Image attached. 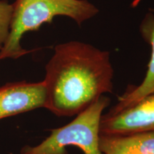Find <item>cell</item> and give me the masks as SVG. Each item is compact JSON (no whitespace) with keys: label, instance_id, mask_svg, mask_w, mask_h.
<instances>
[{"label":"cell","instance_id":"obj_1","mask_svg":"<svg viewBox=\"0 0 154 154\" xmlns=\"http://www.w3.org/2000/svg\"><path fill=\"white\" fill-rule=\"evenodd\" d=\"M110 54L91 44H58L46 65L45 108L58 116L79 114L113 90Z\"/></svg>","mask_w":154,"mask_h":154},{"label":"cell","instance_id":"obj_2","mask_svg":"<svg viewBox=\"0 0 154 154\" xmlns=\"http://www.w3.org/2000/svg\"><path fill=\"white\" fill-rule=\"evenodd\" d=\"M12 6L9 34L0 50V60L16 59L29 53L21 45L23 35L51 23L56 17H68L81 26L99 12L88 0H16Z\"/></svg>","mask_w":154,"mask_h":154},{"label":"cell","instance_id":"obj_3","mask_svg":"<svg viewBox=\"0 0 154 154\" xmlns=\"http://www.w3.org/2000/svg\"><path fill=\"white\" fill-rule=\"evenodd\" d=\"M109 102V98L101 96L69 124L51 130L50 136L41 143L24 146L21 154H68V146H77L84 154H102L99 148V125L103 111Z\"/></svg>","mask_w":154,"mask_h":154},{"label":"cell","instance_id":"obj_4","mask_svg":"<svg viewBox=\"0 0 154 154\" xmlns=\"http://www.w3.org/2000/svg\"><path fill=\"white\" fill-rule=\"evenodd\" d=\"M154 131V94L119 112L102 115L99 134L113 136Z\"/></svg>","mask_w":154,"mask_h":154},{"label":"cell","instance_id":"obj_5","mask_svg":"<svg viewBox=\"0 0 154 154\" xmlns=\"http://www.w3.org/2000/svg\"><path fill=\"white\" fill-rule=\"evenodd\" d=\"M46 99L44 81L6 84L0 86V119L45 108Z\"/></svg>","mask_w":154,"mask_h":154},{"label":"cell","instance_id":"obj_6","mask_svg":"<svg viewBox=\"0 0 154 154\" xmlns=\"http://www.w3.org/2000/svg\"><path fill=\"white\" fill-rule=\"evenodd\" d=\"M154 11V9H152ZM140 33L151 47V55L148 71L143 82L139 86H131L119 98V102L107 113L112 114L130 106L146 96L154 94V14L148 13L140 23Z\"/></svg>","mask_w":154,"mask_h":154},{"label":"cell","instance_id":"obj_7","mask_svg":"<svg viewBox=\"0 0 154 154\" xmlns=\"http://www.w3.org/2000/svg\"><path fill=\"white\" fill-rule=\"evenodd\" d=\"M99 148L104 154H154V131L100 135Z\"/></svg>","mask_w":154,"mask_h":154},{"label":"cell","instance_id":"obj_8","mask_svg":"<svg viewBox=\"0 0 154 154\" xmlns=\"http://www.w3.org/2000/svg\"><path fill=\"white\" fill-rule=\"evenodd\" d=\"M13 6L6 0L0 1V44L2 45L9 34Z\"/></svg>","mask_w":154,"mask_h":154},{"label":"cell","instance_id":"obj_9","mask_svg":"<svg viewBox=\"0 0 154 154\" xmlns=\"http://www.w3.org/2000/svg\"><path fill=\"white\" fill-rule=\"evenodd\" d=\"M2 45H1V44H0V50H1V49H2Z\"/></svg>","mask_w":154,"mask_h":154}]
</instances>
